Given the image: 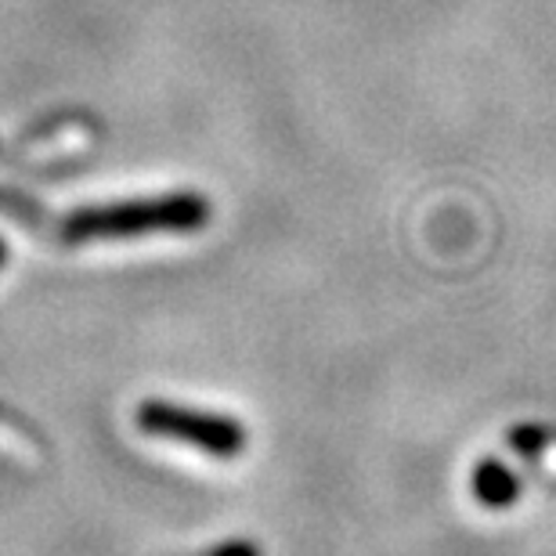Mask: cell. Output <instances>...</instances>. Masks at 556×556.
<instances>
[{"mask_svg": "<svg viewBox=\"0 0 556 556\" xmlns=\"http://www.w3.org/2000/svg\"><path fill=\"white\" fill-rule=\"evenodd\" d=\"M206 225V203L195 195H170L155 203L135 206H109V210H84L65 225V236L73 242L84 239H127L144 231H188Z\"/></svg>", "mask_w": 556, "mask_h": 556, "instance_id": "6da1fadb", "label": "cell"}, {"mask_svg": "<svg viewBox=\"0 0 556 556\" xmlns=\"http://www.w3.org/2000/svg\"><path fill=\"white\" fill-rule=\"evenodd\" d=\"M138 422L149 433H160V438H170V441H185V444H192V448L220 455V459L239 455L247 448V430H239L236 422L220 419V416H203V413H188V408L149 402V405H141Z\"/></svg>", "mask_w": 556, "mask_h": 556, "instance_id": "7a4b0ae2", "label": "cell"}, {"mask_svg": "<svg viewBox=\"0 0 556 556\" xmlns=\"http://www.w3.org/2000/svg\"><path fill=\"white\" fill-rule=\"evenodd\" d=\"M520 477L495 455H484L470 473V492L484 509H509L520 503Z\"/></svg>", "mask_w": 556, "mask_h": 556, "instance_id": "3957f363", "label": "cell"}, {"mask_svg": "<svg viewBox=\"0 0 556 556\" xmlns=\"http://www.w3.org/2000/svg\"><path fill=\"white\" fill-rule=\"evenodd\" d=\"M506 441H509V448L517 455H525V459H539L542 448L553 441V433L546 427H539V422H520V427L506 433Z\"/></svg>", "mask_w": 556, "mask_h": 556, "instance_id": "277c9868", "label": "cell"}, {"mask_svg": "<svg viewBox=\"0 0 556 556\" xmlns=\"http://www.w3.org/2000/svg\"><path fill=\"white\" fill-rule=\"evenodd\" d=\"M0 452L18 455V459H33V455H37V444H33L15 422H8L4 416H0Z\"/></svg>", "mask_w": 556, "mask_h": 556, "instance_id": "5b68a950", "label": "cell"}, {"mask_svg": "<svg viewBox=\"0 0 556 556\" xmlns=\"http://www.w3.org/2000/svg\"><path fill=\"white\" fill-rule=\"evenodd\" d=\"M0 257H4V250H0Z\"/></svg>", "mask_w": 556, "mask_h": 556, "instance_id": "8992f818", "label": "cell"}]
</instances>
